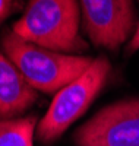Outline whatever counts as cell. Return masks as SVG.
I'll return each mask as SVG.
<instances>
[{"label":"cell","instance_id":"6da1fadb","mask_svg":"<svg viewBox=\"0 0 139 146\" xmlns=\"http://www.w3.org/2000/svg\"><path fill=\"white\" fill-rule=\"evenodd\" d=\"M79 25V0H29L12 31L28 42L66 54L88 48Z\"/></svg>","mask_w":139,"mask_h":146},{"label":"cell","instance_id":"7a4b0ae2","mask_svg":"<svg viewBox=\"0 0 139 146\" xmlns=\"http://www.w3.org/2000/svg\"><path fill=\"white\" fill-rule=\"evenodd\" d=\"M5 56L16 66L35 91L48 95L57 94L88 70L94 60L85 56H73L51 51L28 42L13 31L2 36Z\"/></svg>","mask_w":139,"mask_h":146},{"label":"cell","instance_id":"3957f363","mask_svg":"<svg viewBox=\"0 0 139 146\" xmlns=\"http://www.w3.org/2000/svg\"><path fill=\"white\" fill-rule=\"evenodd\" d=\"M110 69V62L104 56H100L94 58L92 64L84 75L54 95L48 111L37 126V137L40 142H54L75 120H78L86 111V108L106 85Z\"/></svg>","mask_w":139,"mask_h":146},{"label":"cell","instance_id":"277c9868","mask_svg":"<svg viewBox=\"0 0 139 146\" xmlns=\"http://www.w3.org/2000/svg\"><path fill=\"white\" fill-rule=\"evenodd\" d=\"M82 28L95 47L116 53L135 32L133 0H79Z\"/></svg>","mask_w":139,"mask_h":146},{"label":"cell","instance_id":"5b68a950","mask_svg":"<svg viewBox=\"0 0 139 146\" xmlns=\"http://www.w3.org/2000/svg\"><path fill=\"white\" fill-rule=\"evenodd\" d=\"M76 146H139V98L104 107L73 135Z\"/></svg>","mask_w":139,"mask_h":146},{"label":"cell","instance_id":"8992f818","mask_svg":"<svg viewBox=\"0 0 139 146\" xmlns=\"http://www.w3.org/2000/svg\"><path fill=\"white\" fill-rule=\"evenodd\" d=\"M38 101V92L10 60L0 53V120L18 118Z\"/></svg>","mask_w":139,"mask_h":146},{"label":"cell","instance_id":"52a82bcc","mask_svg":"<svg viewBox=\"0 0 139 146\" xmlns=\"http://www.w3.org/2000/svg\"><path fill=\"white\" fill-rule=\"evenodd\" d=\"M37 117L0 120V146H32Z\"/></svg>","mask_w":139,"mask_h":146},{"label":"cell","instance_id":"ba28073f","mask_svg":"<svg viewBox=\"0 0 139 146\" xmlns=\"http://www.w3.org/2000/svg\"><path fill=\"white\" fill-rule=\"evenodd\" d=\"M23 7V0H0V25Z\"/></svg>","mask_w":139,"mask_h":146},{"label":"cell","instance_id":"9c48e42d","mask_svg":"<svg viewBox=\"0 0 139 146\" xmlns=\"http://www.w3.org/2000/svg\"><path fill=\"white\" fill-rule=\"evenodd\" d=\"M138 50H139V22H138V25H136V29H135L133 35H132V40L128 44L126 54H132V53H135Z\"/></svg>","mask_w":139,"mask_h":146}]
</instances>
